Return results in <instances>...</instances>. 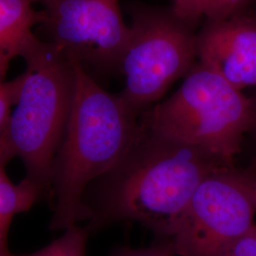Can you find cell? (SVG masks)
Masks as SVG:
<instances>
[{"label":"cell","instance_id":"cell-1","mask_svg":"<svg viewBox=\"0 0 256 256\" xmlns=\"http://www.w3.org/2000/svg\"><path fill=\"white\" fill-rule=\"evenodd\" d=\"M202 148L167 137L138 122L126 154L100 178L88 229L118 221H136L160 238L182 212L200 183L214 172L230 167Z\"/></svg>","mask_w":256,"mask_h":256},{"label":"cell","instance_id":"cell-2","mask_svg":"<svg viewBox=\"0 0 256 256\" xmlns=\"http://www.w3.org/2000/svg\"><path fill=\"white\" fill-rule=\"evenodd\" d=\"M74 64L72 106L52 169L55 203L50 228L54 230L90 220L86 189L119 164L138 128V118L119 95L104 90L80 63Z\"/></svg>","mask_w":256,"mask_h":256},{"label":"cell","instance_id":"cell-3","mask_svg":"<svg viewBox=\"0 0 256 256\" xmlns=\"http://www.w3.org/2000/svg\"><path fill=\"white\" fill-rule=\"evenodd\" d=\"M26 62L18 100L2 140L18 156L28 180L44 194L52 190V169L74 102V61L54 45L34 37L21 54Z\"/></svg>","mask_w":256,"mask_h":256},{"label":"cell","instance_id":"cell-4","mask_svg":"<svg viewBox=\"0 0 256 256\" xmlns=\"http://www.w3.org/2000/svg\"><path fill=\"white\" fill-rule=\"evenodd\" d=\"M138 122L232 165L246 132L252 129L254 102L198 63L172 96L142 113Z\"/></svg>","mask_w":256,"mask_h":256},{"label":"cell","instance_id":"cell-5","mask_svg":"<svg viewBox=\"0 0 256 256\" xmlns=\"http://www.w3.org/2000/svg\"><path fill=\"white\" fill-rule=\"evenodd\" d=\"M131 14L130 36L120 66L126 86L119 97L138 118L196 64L198 34L170 9L137 5Z\"/></svg>","mask_w":256,"mask_h":256},{"label":"cell","instance_id":"cell-6","mask_svg":"<svg viewBox=\"0 0 256 256\" xmlns=\"http://www.w3.org/2000/svg\"><path fill=\"white\" fill-rule=\"evenodd\" d=\"M247 171L232 166L208 176L160 240L178 256H224L254 225Z\"/></svg>","mask_w":256,"mask_h":256},{"label":"cell","instance_id":"cell-7","mask_svg":"<svg viewBox=\"0 0 256 256\" xmlns=\"http://www.w3.org/2000/svg\"><path fill=\"white\" fill-rule=\"evenodd\" d=\"M40 3L42 40L84 68L120 70L130 28L122 18L119 0H41Z\"/></svg>","mask_w":256,"mask_h":256},{"label":"cell","instance_id":"cell-8","mask_svg":"<svg viewBox=\"0 0 256 256\" xmlns=\"http://www.w3.org/2000/svg\"><path fill=\"white\" fill-rule=\"evenodd\" d=\"M198 58L238 90L256 86V18L238 14L205 22L198 34Z\"/></svg>","mask_w":256,"mask_h":256},{"label":"cell","instance_id":"cell-9","mask_svg":"<svg viewBox=\"0 0 256 256\" xmlns=\"http://www.w3.org/2000/svg\"><path fill=\"white\" fill-rule=\"evenodd\" d=\"M30 0H0V52L14 58L36 37L32 28L40 22V14Z\"/></svg>","mask_w":256,"mask_h":256},{"label":"cell","instance_id":"cell-10","mask_svg":"<svg viewBox=\"0 0 256 256\" xmlns=\"http://www.w3.org/2000/svg\"><path fill=\"white\" fill-rule=\"evenodd\" d=\"M10 160L6 151L0 146V223L7 230L14 216L28 210L34 202L45 196L37 185L28 178L18 184L12 182L5 172Z\"/></svg>","mask_w":256,"mask_h":256},{"label":"cell","instance_id":"cell-11","mask_svg":"<svg viewBox=\"0 0 256 256\" xmlns=\"http://www.w3.org/2000/svg\"><path fill=\"white\" fill-rule=\"evenodd\" d=\"M250 0H171L176 16L194 27L200 20L214 22L241 14Z\"/></svg>","mask_w":256,"mask_h":256},{"label":"cell","instance_id":"cell-12","mask_svg":"<svg viewBox=\"0 0 256 256\" xmlns=\"http://www.w3.org/2000/svg\"><path fill=\"white\" fill-rule=\"evenodd\" d=\"M90 230L77 225L66 230L64 234L46 247L28 254H14L10 250L1 256H86Z\"/></svg>","mask_w":256,"mask_h":256},{"label":"cell","instance_id":"cell-13","mask_svg":"<svg viewBox=\"0 0 256 256\" xmlns=\"http://www.w3.org/2000/svg\"><path fill=\"white\" fill-rule=\"evenodd\" d=\"M22 84L23 77L21 74L16 79L0 84V142L6 134L12 115V108L18 102Z\"/></svg>","mask_w":256,"mask_h":256},{"label":"cell","instance_id":"cell-14","mask_svg":"<svg viewBox=\"0 0 256 256\" xmlns=\"http://www.w3.org/2000/svg\"><path fill=\"white\" fill-rule=\"evenodd\" d=\"M110 256H176L172 247L164 240H160L158 244L146 248H120Z\"/></svg>","mask_w":256,"mask_h":256},{"label":"cell","instance_id":"cell-15","mask_svg":"<svg viewBox=\"0 0 256 256\" xmlns=\"http://www.w3.org/2000/svg\"><path fill=\"white\" fill-rule=\"evenodd\" d=\"M224 256H256V225L238 239Z\"/></svg>","mask_w":256,"mask_h":256},{"label":"cell","instance_id":"cell-16","mask_svg":"<svg viewBox=\"0 0 256 256\" xmlns=\"http://www.w3.org/2000/svg\"><path fill=\"white\" fill-rule=\"evenodd\" d=\"M12 57L9 55L4 54L0 52V84L4 82L5 76L9 70L10 62L12 61Z\"/></svg>","mask_w":256,"mask_h":256},{"label":"cell","instance_id":"cell-17","mask_svg":"<svg viewBox=\"0 0 256 256\" xmlns=\"http://www.w3.org/2000/svg\"><path fill=\"white\" fill-rule=\"evenodd\" d=\"M8 232L7 230L4 229L3 226L0 223V256L4 254L6 252L9 250L8 248Z\"/></svg>","mask_w":256,"mask_h":256},{"label":"cell","instance_id":"cell-18","mask_svg":"<svg viewBox=\"0 0 256 256\" xmlns=\"http://www.w3.org/2000/svg\"><path fill=\"white\" fill-rule=\"evenodd\" d=\"M247 176L248 182V185H250L252 198H254L256 204V173H254L250 170H248Z\"/></svg>","mask_w":256,"mask_h":256},{"label":"cell","instance_id":"cell-19","mask_svg":"<svg viewBox=\"0 0 256 256\" xmlns=\"http://www.w3.org/2000/svg\"><path fill=\"white\" fill-rule=\"evenodd\" d=\"M254 102V124H252V129L256 132V98L252 100Z\"/></svg>","mask_w":256,"mask_h":256},{"label":"cell","instance_id":"cell-20","mask_svg":"<svg viewBox=\"0 0 256 256\" xmlns=\"http://www.w3.org/2000/svg\"><path fill=\"white\" fill-rule=\"evenodd\" d=\"M30 1H32V3H34V2H41V0H30Z\"/></svg>","mask_w":256,"mask_h":256}]
</instances>
